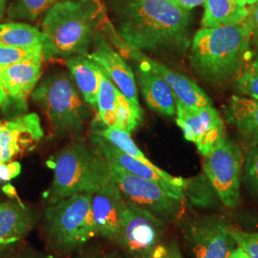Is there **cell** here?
<instances>
[{"instance_id": "15", "label": "cell", "mask_w": 258, "mask_h": 258, "mask_svg": "<svg viewBox=\"0 0 258 258\" xmlns=\"http://www.w3.org/2000/svg\"><path fill=\"white\" fill-rule=\"evenodd\" d=\"M43 135L40 119L36 113L0 121V163L11 162L29 145L39 142Z\"/></svg>"}, {"instance_id": "3", "label": "cell", "mask_w": 258, "mask_h": 258, "mask_svg": "<svg viewBox=\"0 0 258 258\" xmlns=\"http://www.w3.org/2000/svg\"><path fill=\"white\" fill-rule=\"evenodd\" d=\"M250 27L239 24L202 28L190 42V63L206 82L221 84L235 78L249 55Z\"/></svg>"}, {"instance_id": "18", "label": "cell", "mask_w": 258, "mask_h": 258, "mask_svg": "<svg viewBox=\"0 0 258 258\" xmlns=\"http://www.w3.org/2000/svg\"><path fill=\"white\" fill-rule=\"evenodd\" d=\"M43 57H36L0 68V79L8 99L24 104L41 75Z\"/></svg>"}, {"instance_id": "16", "label": "cell", "mask_w": 258, "mask_h": 258, "mask_svg": "<svg viewBox=\"0 0 258 258\" xmlns=\"http://www.w3.org/2000/svg\"><path fill=\"white\" fill-rule=\"evenodd\" d=\"M120 48L124 49L135 60L144 61L151 70L161 76L174 93L176 100L194 107L212 106V102L210 97L204 92L199 85H197V83L189 80L187 77L177 73L164 63L149 57L144 53L131 50L124 45H120Z\"/></svg>"}, {"instance_id": "19", "label": "cell", "mask_w": 258, "mask_h": 258, "mask_svg": "<svg viewBox=\"0 0 258 258\" xmlns=\"http://www.w3.org/2000/svg\"><path fill=\"white\" fill-rule=\"evenodd\" d=\"M137 61V78L147 104L152 110L162 115L174 116L176 98L169 85L144 61Z\"/></svg>"}, {"instance_id": "20", "label": "cell", "mask_w": 258, "mask_h": 258, "mask_svg": "<svg viewBox=\"0 0 258 258\" xmlns=\"http://www.w3.org/2000/svg\"><path fill=\"white\" fill-rule=\"evenodd\" d=\"M227 121L252 146H258V102L244 96H232L224 107Z\"/></svg>"}, {"instance_id": "34", "label": "cell", "mask_w": 258, "mask_h": 258, "mask_svg": "<svg viewBox=\"0 0 258 258\" xmlns=\"http://www.w3.org/2000/svg\"><path fill=\"white\" fill-rule=\"evenodd\" d=\"M21 166L19 162L0 163V182H9L20 174Z\"/></svg>"}, {"instance_id": "11", "label": "cell", "mask_w": 258, "mask_h": 258, "mask_svg": "<svg viewBox=\"0 0 258 258\" xmlns=\"http://www.w3.org/2000/svg\"><path fill=\"white\" fill-rule=\"evenodd\" d=\"M176 122L184 139L194 144L203 157L227 137L224 120L212 105L194 107L176 100Z\"/></svg>"}, {"instance_id": "24", "label": "cell", "mask_w": 258, "mask_h": 258, "mask_svg": "<svg viewBox=\"0 0 258 258\" xmlns=\"http://www.w3.org/2000/svg\"><path fill=\"white\" fill-rule=\"evenodd\" d=\"M184 198L198 208L214 209L221 203L205 173L184 179Z\"/></svg>"}, {"instance_id": "42", "label": "cell", "mask_w": 258, "mask_h": 258, "mask_svg": "<svg viewBox=\"0 0 258 258\" xmlns=\"http://www.w3.org/2000/svg\"><path fill=\"white\" fill-rule=\"evenodd\" d=\"M35 258H50V257H45V256H40V257H35Z\"/></svg>"}, {"instance_id": "28", "label": "cell", "mask_w": 258, "mask_h": 258, "mask_svg": "<svg viewBox=\"0 0 258 258\" xmlns=\"http://www.w3.org/2000/svg\"><path fill=\"white\" fill-rule=\"evenodd\" d=\"M36 57H43L42 45L31 48L0 45V68Z\"/></svg>"}, {"instance_id": "35", "label": "cell", "mask_w": 258, "mask_h": 258, "mask_svg": "<svg viewBox=\"0 0 258 258\" xmlns=\"http://www.w3.org/2000/svg\"><path fill=\"white\" fill-rule=\"evenodd\" d=\"M176 5L187 11H190L197 6H200L205 3L206 0H171Z\"/></svg>"}, {"instance_id": "29", "label": "cell", "mask_w": 258, "mask_h": 258, "mask_svg": "<svg viewBox=\"0 0 258 258\" xmlns=\"http://www.w3.org/2000/svg\"><path fill=\"white\" fill-rule=\"evenodd\" d=\"M235 86L241 95L258 102V72L251 65L235 77Z\"/></svg>"}, {"instance_id": "4", "label": "cell", "mask_w": 258, "mask_h": 258, "mask_svg": "<svg viewBox=\"0 0 258 258\" xmlns=\"http://www.w3.org/2000/svg\"><path fill=\"white\" fill-rule=\"evenodd\" d=\"M51 165L54 178L45 194L48 204L75 194H94L112 181L107 160L100 150L83 141L62 148Z\"/></svg>"}, {"instance_id": "37", "label": "cell", "mask_w": 258, "mask_h": 258, "mask_svg": "<svg viewBox=\"0 0 258 258\" xmlns=\"http://www.w3.org/2000/svg\"><path fill=\"white\" fill-rule=\"evenodd\" d=\"M227 258H251L249 256V253L243 249L240 246H236L234 249H232L231 253Z\"/></svg>"}, {"instance_id": "38", "label": "cell", "mask_w": 258, "mask_h": 258, "mask_svg": "<svg viewBox=\"0 0 258 258\" xmlns=\"http://www.w3.org/2000/svg\"><path fill=\"white\" fill-rule=\"evenodd\" d=\"M8 100V97H7V94L5 92V89L3 87V84L1 82V79H0V107L3 106Z\"/></svg>"}, {"instance_id": "12", "label": "cell", "mask_w": 258, "mask_h": 258, "mask_svg": "<svg viewBox=\"0 0 258 258\" xmlns=\"http://www.w3.org/2000/svg\"><path fill=\"white\" fill-rule=\"evenodd\" d=\"M89 140L93 147L100 150L108 163L120 166V168L131 174L156 183L176 199L183 201L185 200L184 178L172 176L153 163L147 164L140 161L137 158L130 156L92 130L89 134Z\"/></svg>"}, {"instance_id": "6", "label": "cell", "mask_w": 258, "mask_h": 258, "mask_svg": "<svg viewBox=\"0 0 258 258\" xmlns=\"http://www.w3.org/2000/svg\"><path fill=\"white\" fill-rule=\"evenodd\" d=\"M32 96L45 112L53 131L57 135L82 131L90 116L82 94L64 72L48 76Z\"/></svg>"}, {"instance_id": "21", "label": "cell", "mask_w": 258, "mask_h": 258, "mask_svg": "<svg viewBox=\"0 0 258 258\" xmlns=\"http://www.w3.org/2000/svg\"><path fill=\"white\" fill-rule=\"evenodd\" d=\"M66 65L83 100L93 110L98 111V94L102 79V69L88 56L73 55Z\"/></svg>"}, {"instance_id": "7", "label": "cell", "mask_w": 258, "mask_h": 258, "mask_svg": "<svg viewBox=\"0 0 258 258\" xmlns=\"http://www.w3.org/2000/svg\"><path fill=\"white\" fill-rule=\"evenodd\" d=\"M108 164L111 180L126 202L148 211L166 224L181 218L184 201L172 197L152 181L131 174L112 163Z\"/></svg>"}, {"instance_id": "22", "label": "cell", "mask_w": 258, "mask_h": 258, "mask_svg": "<svg viewBox=\"0 0 258 258\" xmlns=\"http://www.w3.org/2000/svg\"><path fill=\"white\" fill-rule=\"evenodd\" d=\"M204 4L203 28L239 24L249 15V8L238 0H206Z\"/></svg>"}, {"instance_id": "25", "label": "cell", "mask_w": 258, "mask_h": 258, "mask_svg": "<svg viewBox=\"0 0 258 258\" xmlns=\"http://www.w3.org/2000/svg\"><path fill=\"white\" fill-rule=\"evenodd\" d=\"M117 87L102 70V79L98 94V118L102 125L107 127L117 126L116 113Z\"/></svg>"}, {"instance_id": "33", "label": "cell", "mask_w": 258, "mask_h": 258, "mask_svg": "<svg viewBox=\"0 0 258 258\" xmlns=\"http://www.w3.org/2000/svg\"><path fill=\"white\" fill-rule=\"evenodd\" d=\"M246 21L250 27V43L256 49L258 53V2L249 7V15Z\"/></svg>"}, {"instance_id": "30", "label": "cell", "mask_w": 258, "mask_h": 258, "mask_svg": "<svg viewBox=\"0 0 258 258\" xmlns=\"http://www.w3.org/2000/svg\"><path fill=\"white\" fill-rule=\"evenodd\" d=\"M244 181L249 191L258 198V147L249 148L244 162Z\"/></svg>"}, {"instance_id": "26", "label": "cell", "mask_w": 258, "mask_h": 258, "mask_svg": "<svg viewBox=\"0 0 258 258\" xmlns=\"http://www.w3.org/2000/svg\"><path fill=\"white\" fill-rule=\"evenodd\" d=\"M61 1L65 0H14L7 9V16L13 20L33 22Z\"/></svg>"}, {"instance_id": "5", "label": "cell", "mask_w": 258, "mask_h": 258, "mask_svg": "<svg viewBox=\"0 0 258 258\" xmlns=\"http://www.w3.org/2000/svg\"><path fill=\"white\" fill-rule=\"evenodd\" d=\"M92 195H71L44 209V230L50 246L60 253L82 249L97 236L92 213Z\"/></svg>"}, {"instance_id": "40", "label": "cell", "mask_w": 258, "mask_h": 258, "mask_svg": "<svg viewBox=\"0 0 258 258\" xmlns=\"http://www.w3.org/2000/svg\"><path fill=\"white\" fill-rule=\"evenodd\" d=\"M241 4H243V5H245V6H247V5H252V4H254V3H256L258 2V0H238Z\"/></svg>"}, {"instance_id": "17", "label": "cell", "mask_w": 258, "mask_h": 258, "mask_svg": "<svg viewBox=\"0 0 258 258\" xmlns=\"http://www.w3.org/2000/svg\"><path fill=\"white\" fill-rule=\"evenodd\" d=\"M36 223V213L23 204L0 202V251L21 242Z\"/></svg>"}, {"instance_id": "14", "label": "cell", "mask_w": 258, "mask_h": 258, "mask_svg": "<svg viewBox=\"0 0 258 258\" xmlns=\"http://www.w3.org/2000/svg\"><path fill=\"white\" fill-rule=\"evenodd\" d=\"M126 201L112 181L92 195V213L97 235L118 245Z\"/></svg>"}, {"instance_id": "1", "label": "cell", "mask_w": 258, "mask_h": 258, "mask_svg": "<svg viewBox=\"0 0 258 258\" xmlns=\"http://www.w3.org/2000/svg\"><path fill=\"white\" fill-rule=\"evenodd\" d=\"M116 15V34L128 49L183 53L190 45L189 11L171 0H124Z\"/></svg>"}, {"instance_id": "36", "label": "cell", "mask_w": 258, "mask_h": 258, "mask_svg": "<svg viewBox=\"0 0 258 258\" xmlns=\"http://www.w3.org/2000/svg\"><path fill=\"white\" fill-rule=\"evenodd\" d=\"M79 258H120L115 253L112 252H103V251H98V252H90L87 254H84L82 257Z\"/></svg>"}, {"instance_id": "9", "label": "cell", "mask_w": 258, "mask_h": 258, "mask_svg": "<svg viewBox=\"0 0 258 258\" xmlns=\"http://www.w3.org/2000/svg\"><path fill=\"white\" fill-rule=\"evenodd\" d=\"M165 226L152 213L126 202L118 245L130 258H151L162 243Z\"/></svg>"}, {"instance_id": "2", "label": "cell", "mask_w": 258, "mask_h": 258, "mask_svg": "<svg viewBox=\"0 0 258 258\" xmlns=\"http://www.w3.org/2000/svg\"><path fill=\"white\" fill-rule=\"evenodd\" d=\"M107 20L100 0H65L48 10L42 20L43 59L89 55V47Z\"/></svg>"}, {"instance_id": "41", "label": "cell", "mask_w": 258, "mask_h": 258, "mask_svg": "<svg viewBox=\"0 0 258 258\" xmlns=\"http://www.w3.org/2000/svg\"><path fill=\"white\" fill-rule=\"evenodd\" d=\"M251 66L256 70L258 72V54L256 55V57H255V59L252 61V63H251Z\"/></svg>"}, {"instance_id": "10", "label": "cell", "mask_w": 258, "mask_h": 258, "mask_svg": "<svg viewBox=\"0 0 258 258\" xmlns=\"http://www.w3.org/2000/svg\"><path fill=\"white\" fill-rule=\"evenodd\" d=\"M232 227L221 215H208L186 222L183 234L192 258H227L237 244Z\"/></svg>"}, {"instance_id": "31", "label": "cell", "mask_w": 258, "mask_h": 258, "mask_svg": "<svg viewBox=\"0 0 258 258\" xmlns=\"http://www.w3.org/2000/svg\"><path fill=\"white\" fill-rule=\"evenodd\" d=\"M232 236L236 244L242 247L251 258H258V231L247 232L232 229Z\"/></svg>"}, {"instance_id": "32", "label": "cell", "mask_w": 258, "mask_h": 258, "mask_svg": "<svg viewBox=\"0 0 258 258\" xmlns=\"http://www.w3.org/2000/svg\"><path fill=\"white\" fill-rule=\"evenodd\" d=\"M151 258H184L181 249L175 241L161 243L155 249Z\"/></svg>"}, {"instance_id": "8", "label": "cell", "mask_w": 258, "mask_h": 258, "mask_svg": "<svg viewBox=\"0 0 258 258\" xmlns=\"http://www.w3.org/2000/svg\"><path fill=\"white\" fill-rule=\"evenodd\" d=\"M243 155L228 136L204 157V173L221 203L234 209L240 202Z\"/></svg>"}, {"instance_id": "13", "label": "cell", "mask_w": 258, "mask_h": 258, "mask_svg": "<svg viewBox=\"0 0 258 258\" xmlns=\"http://www.w3.org/2000/svg\"><path fill=\"white\" fill-rule=\"evenodd\" d=\"M102 29L93 39L94 50L89 53L88 57L107 75L111 82L130 102L141 106L134 73L123 57L111 46L102 34Z\"/></svg>"}, {"instance_id": "39", "label": "cell", "mask_w": 258, "mask_h": 258, "mask_svg": "<svg viewBox=\"0 0 258 258\" xmlns=\"http://www.w3.org/2000/svg\"><path fill=\"white\" fill-rule=\"evenodd\" d=\"M7 2L8 0H0V20L4 17L5 12L7 11Z\"/></svg>"}, {"instance_id": "23", "label": "cell", "mask_w": 258, "mask_h": 258, "mask_svg": "<svg viewBox=\"0 0 258 258\" xmlns=\"http://www.w3.org/2000/svg\"><path fill=\"white\" fill-rule=\"evenodd\" d=\"M0 45L31 48L42 45V33L38 28L23 22L0 23Z\"/></svg>"}, {"instance_id": "27", "label": "cell", "mask_w": 258, "mask_h": 258, "mask_svg": "<svg viewBox=\"0 0 258 258\" xmlns=\"http://www.w3.org/2000/svg\"><path fill=\"white\" fill-rule=\"evenodd\" d=\"M116 113L118 120L116 127L128 133L137 128L143 120L142 107L130 102L118 88L116 92Z\"/></svg>"}]
</instances>
